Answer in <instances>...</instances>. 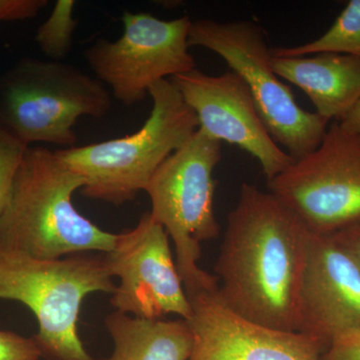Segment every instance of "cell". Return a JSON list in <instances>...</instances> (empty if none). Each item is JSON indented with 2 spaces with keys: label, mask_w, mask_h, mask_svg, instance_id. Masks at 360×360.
I'll use <instances>...</instances> for the list:
<instances>
[{
  "label": "cell",
  "mask_w": 360,
  "mask_h": 360,
  "mask_svg": "<svg viewBox=\"0 0 360 360\" xmlns=\"http://www.w3.org/2000/svg\"><path fill=\"white\" fill-rule=\"evenodd\" d=\"M310 236L274 194L243 184L214 266L225 304L262 326L296 331Z\"/></svg>",
  "instance_id": "1"
},
{
  "label": "cell",
  "mask_w": 360,
  "mask_h": 360,
  "mask_svg": "<svg viewBox=\"0 0 360 360\" xmlns=\"http://www.w3.org/2000/svg\"><path fill=\"white\" fill-rule=\"evenodd\" d=\"M84 186V177L56 151L28 146L0 219V245L39 259L108 253L116 234L97 226L73 205V194Z\"/></svg>",
  "instance_id": "2"
},
{
  "label": "cell",
  "mask_w": 360,
  "mask_h": 360,
  "mask_svg": "<svg viewBox=\"0 0 360 360\" xmlns=\"http://www.w3.org/2000/svg\"><path fill=\"white\" fill-rule=\"evenodd\" d=\"M115 288L101 253L39 259L0 245V300L22 303L34 315L32 338L45 360H103L85 349L78 321L86 296Z\"/></svg>",
  "instance_id": "3"
},
{
  "label": "cell",
  "mask_w": 360,
  "mask_h": 360,
  "mask_svg": "<svg viewBox=\"0 0 360 360\" xmlns=\"http://www.w3.org/2000/svg\"><path fill=\"white\" fill-rule=\"evenodd\" d=\"M153 108L141 129L120 139L70 148L56 155L84 177L82 193L91 200L122 205L146 191L156 170L196 131L198 117L172 80L149 90Z\"/></svg>",
  "instance_id": "4"
},
{
  "label": "cell",
  "mask_w": 360,
  "mask_h": 360,
  "mask_svg": "<svg viewBox=\"0 0 360 360\" xmlns=\"http://www.w3.org/2000/svg\"><path fill=\"white\" fill-rule=\"evenodd\" d=\"M221 144L198 129L160 165L146 189L151 217L174 243L175 264L188 297L219 288L217 277L201 269L198 260L201 245L219 236L213 172L221 160Z\"/></svg>",
  "instance_id": "5"
},
{
  "label": "cell",
  "mask_w": 360,
  "mask_h": 360,
  "mask_svg": "<svg viewBox=\"0 0 360 360\" xmlns=\"http://www.w3.org/2000/svg\"><path fill=\"white\" fill-rule=\"evenodd\" d=\"M111 104L103 82L59 61L23 58L0 75V129L26 146L73 148L77 120L103 117Z\"/></svg>",
  "instance_id": "6"
},
{
  "label": "cell",
  "mask_w": 360,
  "mask_h": 360,
  "mask_svg": "<svg viewBox=\"0 0 360 360\" xmlns=\"http://www.w3.org/2000/svg\"><path fill=\"white\" fill-rule=\"evenodd\" d=\"M188 45L219 54L245 80L269 134L293 160L319 148L330 122L296 103L292 90L274 70L272 49L258 23L193 20Z\"/></svg>",
  "instance_id": "7"
},
{
  "label": "cell",
  "mask_w": 360,
  "mask_h": 360,
  "mask_svg": "<svg viewBox=\"0 0 360 360\" xmlns=\"http://www.w3.org/2000/svg\"><path fill=\"white\" fill-rule=\"evenodd\" d=\"M267 186L316 236L359 221L360 134L333 123L319 148L267 180Z\"/></svg>",
  "instance_id": "8"
},
{
  "label": "cell",
  "mask_w": 360,
  "mask_h": 360,
  "mask_svg": "<svg viewBox=\"0 0 360 360\" xmlns=\"http://www.w3.org/2000/svg\"><path fill=\"white\" fill-rule=\"evenodd\" d=\"M191 21L188 16L165 20L125 11L122 37L98 40L84 51L85 59L116 101L134 105L158 82L195 70L188 45Z\"/></svg>",
  "instance_id": "9"
},
{
  "label": "cell",
  "mask_w": 360,
  "mask_h": 360,
  "mask_svg": "<svg viewBox=\"0 0 360 360\" xmlns=\"http://www.w3.org/2000/svg\"><path fill=\"white\" fill-rule=\"evenodd\" d=\"M169 236L150 212L130 231L116 234L115 245L104 255L113 278L120 283L110 298L115 311L143 319L193 314L169 245Z\"/></svg>",
  "instance_id": "10"
},
{
  "label": "cell",
  "mask_w": 360,
  "mask_h": 360,
  "mask_svg": "<svg viewBox=\"0 0 360 360\" xmlns=\"http://www.w3.org/2000/svg\"><path fill=\"white\" fill-rule=\"evenodd\" d=\"M170 80L195 113L198 129L257 158L267 180L292 165L295 160L269 134L248 84L238 73L210 75L195 68Z\"/></svg>",
  "instance_id": "11"
},
{
  "label": "cell",
  "mask_w": 360,
  "mask_h": 360,
  "mask_svg": "<svg viewBox=\"0 0 360 360\" xmlns=\"http://www.w3.org/2000/svg\"><path fill=\"white\" fill-rule=\"evenodd\" d=\"M193 336L189 360H322L326 348L298 331L262 326L229 309L219 288L189 297Z\"/></svg>",
  "instance_id": "12"
},
{
  "label": "cell",
  "mask_w": 360,
  "mask_h": 360,
  "mask_svg": "<svg viewBox=\"0 0 360 360\" xmlns=\"http://www.w3.org/2000/svg\"><path fill=\"white\" fill-rule=\"evenodd\" d=\"M360 328V267L330 236L311 233L298 293L296 331L328 349L336 338Z\"/></svg>",
  "instance_id": "13"
},
{
  "label": "cell",
  "mask_w": 360,
  "mask_h": 360,
  "mask_svg": "<svg viewBox=\"0 0 360 360\" xmlns=\"http://www.w3.org/2000/svg\"><path fill=\"white\" fill-rule=\"evenodd\" d=\"M272 66L281 79L302 90L315 113L340 122L360 101V58L347 54L324 53L277 58Z\"/></svg>",
  "instance_id": "14"
},
{
  "label": "cell",
  "mask_w": 360,
  "mask_h": 360,
  "mask_svg": "<svg viewBox=\"0 0 360 360\" xmlns=\"http://www.w3.org/2000/svg\"><path fill=\"white\" fill-rule=\"evenodd\" d=\"M113 352L103 360H189L193 336L184 319H143L113 311L104 319Z\"/></svg>",
  "instance_id": "15"
},
{
  "label": "cell",
  "mask_w": 360,
  "mask_h": 360,
  "mask_svg": "<svg viewBox=\"0 0 360 360\" xmlns=\"http://www.w3.org/2000/svg\"><path fill=\"white\" fill-rule=\"evenodd\" d=\"M333 52L360 58V0H350L330 28L314 41L290 47H276L277 58L314 56Z\"/></svg>",
  "instance_id": "16"
},
{
  "label": "cell",
  "mask_w": 360,
  "mask_h": 360,
  "mask_svg": "<svg viewBox=\"0 0 360 360\" xmlns=\"http://www.w3.org/2000/svg\"><path fill=\"white\" fill-rule=\"evenodd\" d=\"M75 7L73 0H58L51 15L37 28L35 41L49 60L61 63L70 54L78 25L73 16Z\"/></svg>",
  "instance_id": "17"
},
{
  "label": "cell",
  "mask_w": 360,
  "mask_h": 360,
  "mask_svg": "<svg viewBox=\"0 0 360 360\" xmlns=\"http://www.w3.org/2000/svg\"><path fill=\"white\" fill-rule=\"evenodd\" d=\"M27 148L0 129V219L6 210L14 175Z\"/></svg>",
  "instance_id": "18"
},
{
  "label": "cell",
  "mask_w": 360,
  "mask_h": 360,
  "mask_svg": "<svg viewBox=\"0 0 360 360\" xmlns=\"http://www.w3.org/2000/svg\"><path fill=\"white\" fill-rule=\"evenodd\" d=\"M39 347L33 338L13 331L0 330V360H41Z\"/></svg>",
  "instance_id": "19"
},
{
  "label": "cell",
  "mask_w": 360,
  "mask_h": 360,
  "mask_svg": "<svg viewBox=\"0 0 360 360\" xmlns=\"http://www.w3.org/2000/svg\"><path fill=\"white\" fill-rule=\"evenodd\" d=\"M47 4L46 0H0V22L32 20Z\"/></svg>",
  "instance_id": "20"
},
{
  "label": "cell",
  "mask_w": 360,
  "mask_h": 360,
  "mask_svg": "<svg viewBox=\"0 0 360 360\" xmlns=\"http://www.w3.org/2000/svg\"><path fill=\"white\" fill-rule=\"evenodd\" d=\"M322 360H360V328L336 338L323 352Z\"/></svg>",
  "instance_id": "21"
},
{
  "label": "cell",
  "mask_w": 360,
  "mask_h": 360,
  "mask_svg": "<svg viewBox=\"0 0 360 360\" xmlns=\"http://www.w3.org/2000/svg\"><path fill=\"white\" fill-rule=\"evenodd\" d=\"M354 257L360 267V220L333 234Z\"/></svg>",
  "instance_id": "22"
},
{
  "label": "cell",
  "mask_w": 360,
  "mask_h": 360,
  "mask_svg": "<svg viewBox=\"0 0 360 360\" xmlns=\"http://www.w3.org/2000/svg\"><path fill=\"white\" fill-rule=\"evenodd\" d=\"M338 123L347 131L360 134V101Z\"/></svg>",
  "instance_id": "23"
}]
</instances>
